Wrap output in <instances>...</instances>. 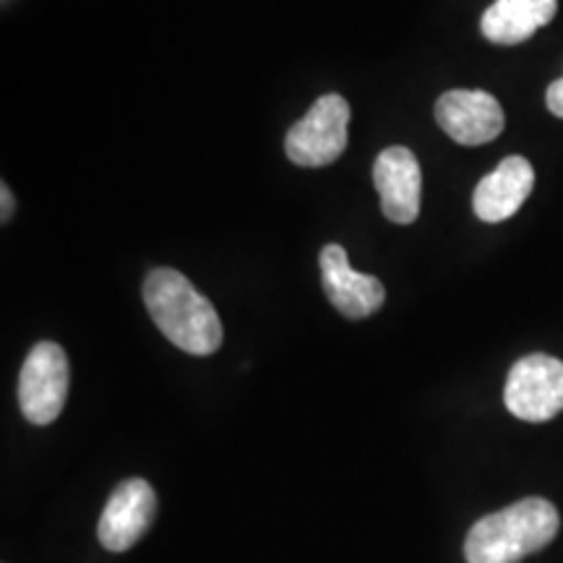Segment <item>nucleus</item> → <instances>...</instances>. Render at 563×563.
Wrapping results in <instances>:
<instances>
[{"label": "nucleus", "mask_w": 563, "mask_h": 563, "mask_svg": "<svg viewBox=\"0 0 563 563\" xmlns=\"http://www.w3.org/2000/svg\"><path fill=\"white\" fill-rule=\"evenodd\" d=\"M144 302L162 334L188 355H211L222 344V321L207 295L170 266H157L144 279Z\"/></svg>", "instance_id": "obj_1"}, {"label": "nucleus", "mask_w": 563, "mask_h": 563, "mask_svg": "<svg viewBox=\"0 0 563 563\" xmlns=\"http://www.w3.org/2000/svg\"><path fill=\"white\" fill-rule=\"evenodd\" d=\"M559 527V511L551 501L522 498L483 517L464 540V555L467 563H517L551 545Z\"/></svg>", "instance_id": "obj_2"}, {"label": "nucleus", "mask_w": 563, "mask_h": 563, "mask_svg": "<svg viewBox=\"0 0 563 563\" xmlns=\"http://www.w3.org/2000/svg\"><path fill=\"white\" fill-rule=\"evenodd\" d=\"M350 104L342 95H323L287 131L285 152L300 167H327L347 150Z\"/></svg>", "instance_id": "obj_3"}, {"label": "nucleus", "mask_w": 563, "mask_h": 563, "mask_svg": "<svg viewBox=\"0 0 563 563\" xmlns=\"http://www.w3.org/2000/svg\"><path fill=\"white\" fill-rule=\"evenodd\" d=\"M70 384L68 357L60 344L40 342L26 355L19 373V405L34 426H51L66 407Z\"/></svg>", "instance_id": "obj_4"}, {"label": "nucleus", "mask_w": 563, "mask_h": 563, "mask_svg": "<svg viewBox=\"0 0 563 563\" xmlns=\"http://www.w3.org/2000/svg\"><path fill=\"white\" fill-rule=\"evenodd\" d=\"M504 402L519 420H553L563 412V363L543 352H534L514 363L506 378Z\"/></svg>", "instance_id": "obj_5"}, {"label": "nucleus", "mask_w": 563, "mask_h": 563, "mask_svg": "<svg viewBox=\"0 0 563 563\" xmlns=\"http://www.w3.org/2000/svg\"><path fill=\"white\" fill-rule=\"evenodd\" d=\"M435 123L462 146H481L504 131V108L488 91L452 89L435 102Z\"/></svg>", "instance_id": "obj_6"}, {"label": "nucleus", "mask_w": 563, "mask_h": 563, "mask_svg": "<svg viewBox=\"0 0 563 563\" xmlns=\"http://www.w3.org/2000/svg\"><path fill=\"white\" fill-rule=\"evenodd\" d=\"M321 285L327 298L344 319H368L382 311L386 300V287L373 274H361L350 266L347 251L340 243H329L319 256Z\"/></svg>", "instance_id": "obj_7"}, {"label": "nucleus", "mask_w": 563, "mask_h": 563, "mask_svg": "<svg viewBox=\"0 0 563 563\" xmlns=\"http://www.w3.org/2000/svg\"><path fill=\"white\" fill-rule=\"evenodd\" d=\"M157 517V493L141 477H131L112 490L104 506L97 534L100 543L112 553L129 551L144 538Z\"/></svg>", "instance_id": "obj_8"}, {"label": "nucleus", "mask_w": 563, "mask_h": 563, "mask_svg": "<svg viewBox=\"0 0 563 563\" xmlns=\"http://www.w3.org/2000/svg\"><path fill=\"white\" fill-rule=\"evenodd\" d=\"M373 186L382 196L384 217L394 224H412L420 214L422 173L420 162L407 146H389L373 165Z\"/></svg>", "instance_id": "obj_9"}, {"label": "nucleus", "mask_w": 563, "mask_h": 563, "mask_svg": "<svg viewBox=\"0 0 563 563\" xmlns=\"http://www.w3.org/2000/svg\"><path fill=\"white\" fill-rule=\"evenodd\" d=\"M534 188V170L530 159L511 154V157L501 159V165L496 170L485 175L477 183L473 194V209L477 220L483 222H504L509 217L517 214L527 201V196Z\"/></svg>", "instance_id": "obj_10"}, {"label": "nucleus", "mask_w": 563, "mask_h": 563, "mask_svg": "<svg viewBox=\"0 0 563 563\" xmlns=\"http://www.w3.org/2000/svg\"><path fill=\"white\" fill-rule=\"evenodd\" d=\"M559 0H496L481 19L483 37L493 45H519L551 24Z\"/></svg>", "instance_id": "obj_11"}, {"label": "nucleus", "mask_w": 563, "mask_h": 563, "mask_svg": "<svg viewBox=\"0 0 563 563\" xmlns=\"http://www.w3.org/2000/svg\"><path fill=\"white\" fill-rule=\"evenodd\" d=\"M545 102H548V110H551L555 118H563V76L548 87Z\"/></svg>", "instance_id": "obj_12"}, {"label": "nucleus", "mask_w": 563, "mask_h": 563, "mask_svg": "<svg viewBox=\"0 0 563 563\" xmlns=\"http://www.w3.org/2000/svg\"><path fill=\"white\" fill-rule=\"evenodd\" d=\"M0 199H3V214H0V220L9 222L11 214H13V207H16V203H13V194H11V188L5 186V183L0 186Z\"/></svg>", "instance_id": "obj_13"}]
</instances>
